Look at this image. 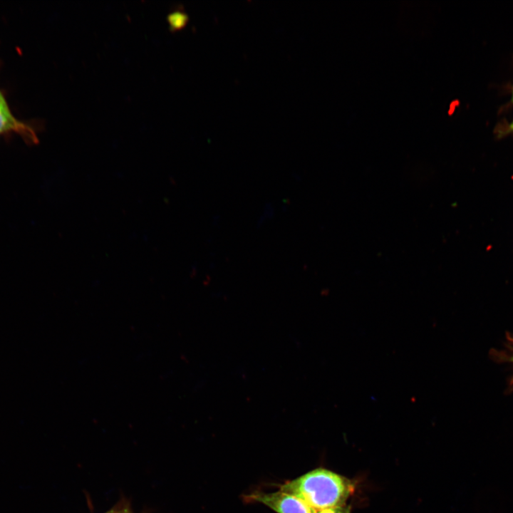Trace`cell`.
Returning a JSON list of instances; mask_svg holds the SVG:
<instances>
[{
    "mask_svg": "<svg viewBox=\"0 0 513 513\" xmlns=\"http://www.w3.org/2000/svg\"><path fill=\"white\" fill-rule=\"evenodd\" d=\"M314 511L346 505L353 492V482L330 470L318 467L279 486Z\"/></svg>",
    "mask_w": 513,
    "mask_h": 513,
    "instance_id": "1",
    "label": "cell"
},
{
    "mask_svg": "<svg viewBox=\"0 0 513 513\" xmlns=\"http://www.w3.org/2000/svg\"><path fill=\"white\" fill-rule=\"evenodd\" d=\"M245 497L247 501L261 503L276 513L315 512L299 497L281 490L272 492H254Z\"/></svg>",
    "mask_w": 513,
    "mask_h": 513,
    "instance_id": "2",
    "label": "cell"
},
{
    "mask_svg": "<svg viewBox=\"0 0 513 513\" xmlns=\"http://www.w3.org/2000/svg\"><path fill=\"white\" fill-rule=\"evenodd\" d=\"M187 20V16L179 11H173L167 16V22L172 30L181 28L185 26Z\"/></svg>",
    "mask_w": 513,
    "mask_h": 513,
    "instance_id": "3",
    "label": "cell"
},
{
    "mask_svg": "<svg viewBox=\"0 0 513 513\" xmlns=\"http://www.w3.org/2000/svg\"><path fill=\"white\" fill-rule=\"evenodd\" d=\"M314 513H351V508L349 506L343 505L341 507L315 511Z\"/></svg>",
    "mask_w": 513,
    "mask_h": 513,
    "instance_id": "4",
    "label": "cell"
},
{
    "mask_svg": "<svg viewBox=\"0 0 513 513\" xmlns=\"http://www.w3.org/2000/svg\"><path fill=\"white\" fill-rule=\"evenodd\" d=\"M116 513H133L128 507H118Z\"/></svg>",
    "mask_w": 513,
    "mask_h": 513,
    "instance_id": "5",
    "label": "cell"
},
{
    "mask_svg": "<svg viewBox=\"0 0 513 513\" xmlns=\"http://www.w3.org/2000/svg\"><path fill=\"white\" fill-rule=\"evenodd\" d=\"M513 133V119L509 123L507 128L505 131V133Z\"/></svg>",
    "mask_w": 513,
    "mask_h": 513,
    "instance_id": "6",
    "label": "cell"
},
{
    "mask_svg": "<svg viewBox=\"0 0 513 513\" xmlns=\"http://www.w3.org/2000/svg\"><path fill=\"white\" fill-rule=\"evenodd\" d=\"M116 511H117V508H113L105 513H116Z\"/></svg>",
    "mask_w": 513,
    "mask_h": 513,
    "instance_id": "7",
    "label": "cell"
},
{
    "mask_svg": "<svg viewBox=\"0 0 513 513\" xmlns=\"http://www.w3.org/2000/svg\"><path fill=\"white\" fill-rule=\"evenodd\" d=\"M509 361L513 363V350L509 357Z\"/></svg>",
    "mask_w": 513,
    "mask_h": 513,
    "instance_id": "8",
    "label": "cell"
},
{
    "mask_svg": "<svg viewBox=\"0 0 513 513\" xmlns=\"http://www.w3.org/2000/svg\"><path fill=\"white\" fill-rule=\"evenodd\" d=\"M512 102L513 103V85H512Z\"/></svg>",
    "mask_w": 513,
    "mask_h": 513,
    "instance_id": "9",
    "label": "cell"
}]
</instances>
